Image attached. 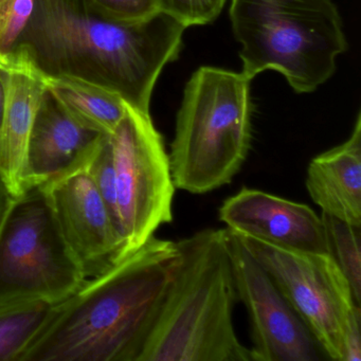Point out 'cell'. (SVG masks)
<instances>
[{
  "mask_svg": "<svg viewBox=\"0 0 361 361\" xmlns=\"http://www.w3.org/2000/svg\"><path fill=\"white\" fill-rule=\"evenodd\" d=\"M238 300L251 324L253 360L318 361L325 358L301 317L238 238L226 228Z\"/></svg>",
  "mask_w": 361,
  "mask_h": 361,
  "instance_id": "9c48e42d",
  "label": "cell"
},
{
  "mask_svg": "<svg viewBox=\"0 0 361 361\" xmlns=\"http://www.w3.org/2000/svg\"><path fill=\"white\" fill-rule=\"evenodd\" d=\"M86 280L47 191L32 188L14 198L0 231V300L39 298L56 304Z\"/></svg>",
  "mask_w": 361,
  "mask_h": 361,
  "instance_id": "8992f818",
  "label": "cell"
},
{
  "mask_svg": "<svg viewBox=\"0 0 361 361\" xmlns=\"http://www.w3.org/2000/svg\"><path fill=\"white\" fill-rule=\"evenodd\" d=\"M14 198L16 197L10 193L9 189L4 183L3 179L0 178V231H1L4 221H5L8 211L13 202Z\"/></svg>",
  "mask_w": 361,
  "mask_h": 361,
  "instance_id": "603a6c76",
  "label": "cell"
},
{
  "mask_svg": "<svg viewBox=\"0 0 361 361\" xmlns=\"http://www.w3.org/2000/svg\"><path fill=\"white\" fill-rule=\"evenodd\" d=\"M87 172L92 177L103 202L111 212V217L122 236L119 211H118L117 181H116L115 164H114L113 149L109 142V134H105L103 136L96 154L88 164Z\"/></svg>",
  "mask_w": 361,
  "mask_h": 361,
  "instance_id": "d6986e66",
  "label": "cell"
},
{
  "mask_svg": "<svg viewBox=\"0 0 361 361\" xmlns=\"http://www.w3.org/2000/svg\"><path fill=\"white\" fill-rule=\"evenodd\" d=\"M227 0H156L158 12L189 28L212 24L219 18Z\"/></svg>",
  "mask_w": 361,
  "mask_h": 361,
  "instance_id": "ffe728a7",
  "label": "cell"
},
{
  "mask_svg": "<svg viewBox=\"0 0 361 361\" xmlns=\"http://www.w3.org/2000/svg\"><path fill=\"white\" fill-rule=\"evenodd\" d=\"M44 189L86 279L100 276L117 262L123 240L87 169Z\"/></svg>",
  "mask_w": 361,
  "mask_h": 361,
  "instance_id": "30bf717a",
  "label": "cell"
},
{
  "mask_svg": "<svg viewBox=\"0 0 361 361\" xmlns=\"http://www.w3.org/2000/svg\"><path fill=\"white\" fill-rule=\"evenodd\" d=\"M45 90L37 75L7 71L5 116L0 128V178L14 197L27 191L25 168L29 139Z\"/></svg>",
  "mask_w": 361,
  "mask_h": 361,
  "instance_id": "5bb4252c",
  "label": "cell"
},
{
  "mask_svg": "<svg viewBox=\"0 0 361 361\" xmlns=\"http://www.w3.org/2000/svg\"><path fill=\"white\" fill-rule=\"evenodd\" d=\"M43 82L73 119L97 132L111 134L126 114L121 97L100 86L67 77Z\"/></svg>",
  "mask_w": 361,
  "mask_h": 361,
  "instance_id": "9a60e30c",
  "label": "cell"
},
{
  "mask_svg": "<svg viewBox=\"0 0 361 361\" xmlns=\"http://www.w3.org/2000/svg\"><path fill=\"white\" fill-rule=\"evenodd\" d=\"M236 234L301 317L325 358L342 361L346 323L359 305L333 257L329 253L290 250Z\"/></svg>",
  "mask_w": 361,
  "mask_h": 361,
  "instance_id": "ba28073f",
  "label": "cell"
},
{
  "mask_svg": "<svg viewBox=\"0 0 361 361\" xmlns=\"http://www.w3.org/2000/svg\"><path fill=\"white\" fill-rule=\"evenodd\" d=\"M105 134L73 119L46 88L27 151L26 190L46 188L86 170Z\"/></svg>",
  "mask_w": 361,
  "mask_h": 361,
  "instance_id": "7c38bea8",
  "label": "cell"
},
{
  "mask_svg": "<svg viewBox=\"0 0 361 361\" xmlns=\"http://www.w3.org/2000/svg\"><path fill=\"white\" fill-rule=\"evenodd\" d=\"M306 189L325 214L361 226V115L348 140L310 160Z\"/></svg>",
  "mask_w": 361,
  "mask_h": 361,
  "instance_id": "4fadbf2b",
  "label": "cell"
},
{
  "mask_svg": "<svg viewBox=\"0 0 361 361\" xmlns=\"http://www.w3.org/2000/svg\"><path fill=\"white\" fill-rule=\"evenodd\" d=\"M52 305L39 298L0 300V361H18Z\"/></svg>",
  "mask_w": 361,
  "mask_h": 361,
  "instance_id": "2e32d148",
  "label": "cell"
},
{
  "mask_svg": "<svg viewBox=\"0 0 361 361\" xmlns=\"http://www.w3.org/2000/svg\"><path fill=\"white\" fill-rule=\"evenodd\" d=\"M229 14L249 80L278 71L297 94H312L348 49L333 0H231Z\"/></svg>",
  "mask_w": 361,
  "mask_h": 361,
  "instance_id": "277c9868",
  "label": "cell"
},
{
  "mask_svg": "<svg viewBox=\"0 0 361 361\" xmlns=\"http://www.w3.org/2000/svg\"><path fill=\"white\" fill-rule=\"evenodd\" d=\"M178 262L176 242L153 236L54 304L18 361H139Z\"/></svg>",
  "mask_w": 361,
  "mask_h": 361,
  "instance_id": "7a4b0ae2",
  "label": "cell"
},
{
  "mask_svg": "<svg viewBox=\"0 0 361 361\" xmlns=\"http://www.w3.org/2000/svg\"><path fill=\"white\" fill-rule=\"evenodd\" d=\"M228 229L302 252L329 253L322 217L310 207L261 190L243 188L219 210Z\"/></svg>",
  "mask_w": 361,
  "mask_h": 361,
  "instance_id": "8fae6325",
  "label": "cell"
},
{
  "mask_svg": "<svg viewBox=\"0 0 361 361\" xmlns=\"http://www.w3.org/2000/svg\"><path fill=\"white\" fill-rule=\"evenodd\" d=\"M185 29L161 12L142 22L122 23L97 13L85 0H35L6 71L82 80L151 114L154 88L164 67L178 60Z\"/></svg>",
  "mask_w": 361,
  "mask_h": 361,
  "instance_id": "6da1fadb",
  "label": "cell"
},
{
  "mask_svg": "<svg viewBox=\"0 0 361 361\" xmlns=\"http://www.w3.org/2000/svg\"><path fill=\"white\" fill-rule=\"evenodd\" d=\"M361 360V307L356 306L346 323L342 361Z\"/></svg>",
  "mask_w": 361,
  "mask_h": 361,
  "instance_id": "7402d4cb",
  "label": "cell"
},
{
  "mask_svg": "<svg viewBox=\"0 0 361 361\" xmlns=\"http://www.w3.org/2000/svg\"><path fill=\"white\" fill-rule=\"evenodd\" d=\"M6 80H7V71L0 68V128L3 124L4 116H5L6 109Z\"/></svg>",
  "mask_w": 361,
  "mask_h": 361,
  "instance_id": "cb8c5ba5",
  "label": "cell"
},
{
  "mask_svg": "<svg viewBox=\"0 0 361 361\" xmlns=\"http://www.w3.org/2000/svg\"><path fill=\"white\" fill-rule=\"evenodd\" d=\"M85 1L97 13L116 22H142L158 13L156 0H85Z\"/></svg>",
  "mask_w": 361,
  "mask_h": 361,
  "instance_id": "44dd1931",
  "label": "cell"
},
{
  "mask_svg": "<svg viewBox=\"0 0 361 361\" xmlns=\"http://www.w3.org/2000/svg\"><path fill=\"white\" fill-rule=\"evenodd\" d=\"M329 255L350 283L355 303L361 306V226L321 213Z\"/></svg>",
  "mask_w": 361,
  "mask_h": 361,
  "instance_id": "e0dca14e",
  "label": "cell"
},
{
  "mask_svg": "<svg viewBox=\"0 0 361 361\" xmlns=\"http://www.w3.org/2000/svg\"><path fill=\"white\" fill-rule=\"evenodd\" d=\"M109 142L123 238L119 262L155 236L162 225L173 221L176 187L170 156L151 114L126 104L123 118L109 134Z\"/></svg>",
  "mask_w": 361,
  "mask_h": 361,
  "instance_id": "52a82bcc",
  "label": "cell"
},
{
  "mask_svg": "<svg viewBox=\"0 0 361 361\" xmlns=\"http://www.w3.org/2000/svg\"><path fill=\"white\" fill-rule=\"evenodd\" d=\"M179 262L139 361H255L238 339L226 229L177 240Z\"/></svg>",
  "mask_w": 361,
  "mask_h": 361,
  "instance_id": "3957f363",
  "label": "cell"
},
{
  "mask_svg": "<svg viewBox=\"0 0 361 361\" xmlns=\"http://www.w3.org/2000/svg\"><path fill=\"white\" fill-rule=\"evenodd\" d=\"M251 80L242 73L202 66L185 85L171 143L176 189L206 194L229 185L252 140Z\"/></svg>",
  "mask_w": 361,
  "mask_h": 361,
  "instance_id": "5b68a950",
  "label": "cell"
},
{
  "mask_svg": "<svg viewBox=\"0 0 361 361\" xmlns=\"http://www.w3.org/2000/svg\"><path fill=\"white\" fill-rule=\"evenodd\" d=\"M35 0H0V68L8 71L14 52L27 30Z\"/></svg>",
  "mask_w": 361,
  "mask_h": 361,
  "instance_id": "ac0fdd59",
  "label": "cell"
}]
</instances>
